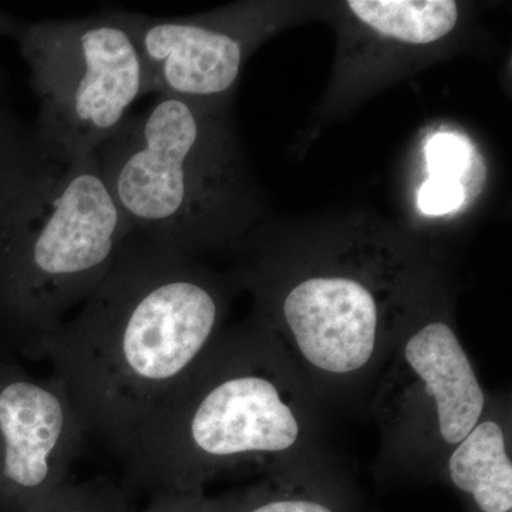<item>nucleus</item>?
I'll return each mask as SVG.
<instances>
[{
    "mask_svg": "<svg viewBox=\"0 0 512 512\" xmlns=\"http://www.w3.org/2000/svg\"><path fill=\"white\" fill-rule=\"evenodd\" d=\"M284 346L254 315L225 328L119 448L136 494L187 493L330 453L328 417Z\"/></svg>",
    "mask_w": 512,
    "mask_h": 512,
    "instance_id": "obj_2",
    "label": "nucleus"
},
{
    "mask_svg": "<svg viewBox=\"0 0 512 512\" xmlns=\"http://www.w3.org/2000/svg\"><path fill=\"white\" fill-rule=\"evenodd\" d=\"M39 101L35 137L47 156H93L148 94L126 10L73 20H16L10 36Z\"/></svg>",
    "mask_w": 512,
    "mask_h": 512,
    "instance_id": "obj_7",
    "label": "nucleus"
},
{
    "mask_svg": "<svg viewBox=\"0 0 512 512\" xmlns=\"http://www.w3.org/2000/svg\"><path fill=\"white\" fill-rule=\"evenodd\" d=\"M229 286L133 231L82 311L43 346L87 433L119 448L224 332Z\"/></svg>",
    "mask_w": 512,
    "mask_h": 512,
    "instance_id": "obj_1",
    "label": "nucleus"
},
{
    "mask_svg": "<svg viewBox=\"0 0 512 512\" xmlns=\"http://www.w3.org/2000/svg\"><path fill=\"white\" fill-rule=\"evenodd\" d=\"M511 410L510 394L490 393L480 421L444 463L439 483L460 497L464 512H512Z\"/></svg>",
    "mask_w": 512,
    "mask_h": 512,
    "instance_id": "obj_11",
    "label": "nucleus"
},
{
    "mask_svg": "<svg viewBox=\"0 0 512 512\" xmlns=\"http://www.w3.org/2000/svg\"><path fill=\"white\" fill-rule=\"evenodd\" d=\"M348 8L376 35L413 46L439 42L460 18L453 0H349Z\"/></svg>",
    "mask_w": 512,
    "mask_h": 512,
    "instance_id": "obj_12",
    "label": "nucleus"
},
{
    "mask_svg": "<svg viewBox=\"0 0 512 512\" xmlns=\"http://www.w3.org/2000/svg\"><path fill=\"white\" fill-rule=\"evenodd\" d=\"M464 200L463 184L451 178L430 177L419 191V207L426 214H446Z\"/></svg>",
    "mask_w": 512,
    "mask_h": 512,
    "instance_id": "obj_16",
    "label": "nucleus"
},
{
    "mask_svg": "<svg viewBox=\"0 0 512 512\" xmlns=\"http://www.w3.org/2000/svg\"><path fill=\"white\" fill-rule=\"evenodd\" d=\"M26 512H133L121 485L106 477L66 483Z\"/></svg>",
    "mask_w": 512,
    "mask_h": 512,
    "instance_id": "obj_13",
    "label": "nucleus"
},
{
    "mask_svg": "<svg viewBox=\"0 0 512 512\" xmlns=\"http://www.w3.org/2000/svg\"><path fill=\"white\" fill-rule=\"evenodd\" d=\"M146 67L148 94L225 103L264 29L258 6L194 18L127 12Z\"/></svg>",
    "mask_w": 512,
    "mask_h": 512,
    "instance_id": "obj_9",
    "label": "nucleus"
},
{
    "mask_svg": "<svg viewBox=\"0 0 512 512\" xmlns=\"http://www.w3.org/2000/svg\"><path fill=\"white\" fill-rule=\"evenodd\" d=\"M0 84V187L39 150L35 131L29 130L3 96Z\"/></svg>",
    "mask_w": 512,
    "mask_h": 512,
    "instance_id": "obj_14",
    "label": "nucleus"
},
{
    "mask_svg": "<svg viewBox=\"0 0 512 512\" xmlns=\"http://www.w3.org/2000/svg\"><path fill=\"white\" fill-rule=\"evenodd\" d=\"M237 281L329 413L367 412L397 343L441 291L423 256L372 241L251 248Z\"/></svg>",
    "mask_w": 512,
    "mask_h": 512,
    "instance_id": "obj_3",
    "label": "nucleus"
},
{
    "mask_svg": "<svg viewBox=\"0 0 512 512\" xmlns=\"http://www.w3.org/2000/svg\"><path fill=\"white\" fill-rule=\"evenodd\" d=\"M16 20H18V18H15V16L9 15V13L3 12V10L0 9V37L10 36V32H12ZM0 84H2V76H0Z\"/></svg>",
    "mask_w": 512,
    "mask_h": 512,
    "instance_id": "obj_18",
    "label": "nucleus"
},
{
    "mask_svg": "<svg viewBox=\"0 0 512 512\" xmlns=\"http://www.w3.org/2000/svg\"><path fill=\"white\" fill-rule=\"evenodd\" d=\"M488 399L441 289L404 332L370 396L367 412L380 433L377 484L439 483Z\"/></svg>",
    "mask_w": 512,
    "mask_h": 512,
    "instance_id": "obj_6",
    "label": "nucleus"
},
{
    "mask_svg": "<svg viewBox=\"0 0 512 512\" xmlns=\"http://www.w3.org/2000/svg\"><path fill=\"white\" fill-rule=\"evenodd\" d=\"M87 430L66 386L0 356V512H26L66 483Z\"/></svg>",
    "mask_w": 512,
    "mask_h": 512,
    "instance_id": "obj_8",
    "label": "nucleus"
},
{
    "mask_svg": "<svg viewBox=\"0 0 512 512\" xmlns=\"http://www.w3.org/2000/svg\"><path fill=\"white\" fill-rule=\"evenodd\" d=\"M212 503L215 512H372L333 451L275 468Z\"/></svg>",
    "mask_w": 512,
    "mask_h": 512,
    "instance_id": "obj_10",
    "label": "nucleus"
},
{
    "mask_svg": "<svg viewBox=\"0 0 512 512\" xmlns=\"http://www.w3.org/2000/svg\"><path fill=\"white\" fill-rule=\"evenodd\" d=\"M141 512H215V507L204 490L187 493L167 491L151 495L146 510Z\"/></svg>",
    "mask_w": 512,
    "mask_h": 512,
    "instance_id": "obj_17",
    "label": "nucleus"
},
{
    "mask_svg": "<svg viewBox=\"0 0 512 512\" xmlns=\"http://www.w3.org/2000/svg\"><path fill=\"white\" fill-rule=\"evenodd\" d=\"M427 160H429L431 177L461 181L460 175L466 165V150L457 137L439 134L427 147Z\"/></svg>",
    "mask_w": 512,
    "mask_h": 512,
    "instance_id": "obj_15",
    "label": "nucleus"
},
{
    "mask_svg": "<svg viewBox=\"0 0 512 512\" xmlns=\"http://www.w3.org/2000/svg\"><path fill=\"white\" fill-rule=\"evenodd\" d=\"M224 109L157 96L97 150L133 231L191 256L247 241L254 197Z\"/></svg>",
    "mask_w": 512,
    "mask_h": 512,
    "instance_id": "obj_5",
    "label": "nucleus"
},
{
    "mask_svg": "<svg viewBox=\"0 0 512 512\" xmlns=\"http://www.w3.org/2000/svg\"><path fill=\"white\" fill-rule=\"evenodd\" d=\"M133 232L99 158L42 147L0 187V330L30 359L96 291Z\"/></svg>",
    "mask_w": 512,
    "mask_h": 512,
    "instance_id": "obj_4",
    "label": "nucleus"
}]
</instances>
